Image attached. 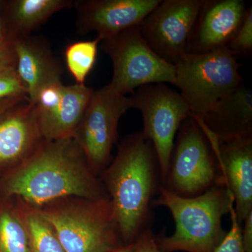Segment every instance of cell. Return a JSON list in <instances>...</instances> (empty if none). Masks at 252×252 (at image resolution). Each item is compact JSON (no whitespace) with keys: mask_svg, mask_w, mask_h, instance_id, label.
<instances>
[{"mask_svg":"<svg viewBox=\"0 0 252 252\" xmlns=\"http://www.w3.org/2000/svg\"><path fill=\"white\" fill-rule=\"evenodd\" d=\"M3 191L36 209L64 199L109 198L73 137L43 140L5 178Z\"/></svg>","mask_w":252,"mask_h":252,"instance_id":"cell-1","label":"cell"},{"mask_svg":"<svg viewBox=\"0 0 252 252\" xmlns=\"http://www.w3.org/2000/svg\"><path fill=\"white\" fill-rule=\"evenodd\" d=\"M100 180L112 203L123 243H135L150 228L152 202L162 186L157 154L142 132L122 140Z\"/></svg>","mask_w":252,"mask_h":252,"instance_id":"cell-2","label":"cell"},{"mask_svg":"<svg viewBox=\"0 0 252 252\" xmlns=\"http://www.w3.org/2000/svg\"><path fill=\"white\" fill-rule=\"evenodd\" d=\"M233 197L222 181L205 193L185 198L161 186L152 207L168 209L175 220L171 236L156 235L160 252H215L226 235L222 218L229 213Z\"/></svg>","mask_w":252,"mask_h":252,"instance_id":"cell-3","label":"cell"},{"mask_svg":"<svg viewBox=\"0 0 252 252\" xmlns=\"http://www.w3.org/2000/svg\"><path fill=\"white\" fill-rule=\"evenodd\" d=\"M68 199L37 209L65 252H112L124 245L109 198Z\"/></svg>","mask_w":252,"mask_h":252,"instance_id":"cell-4","label":"cell"},{"mask_svg":"<svg viewBox=\"0 0 252 252\" xmlns=\"http://www.w3.org/2000/svg\"><path fill=\"white\" fill-rule=\"evenodd\" d=\"M237 60L224 47L205 54L186 53L176 63L173 86L191 116L207 114L243 83Z\"/></svg>","mask_w":252,"mask_h":252,"instance_id":"cell-5","label":"cell"},{"mask_svg":"<svg viewBox=\"0 0 252 252\" xmlns=\"http://www.w3.org/2000/svg\"><path fill=\"white\" fill-rule=\"evenodd\" d=\"M129 99L131 108L137 109L142 114V132L157 154L162 186L177 132L191 112L180 93L162 83L140 86L131 94Z\"/></svg>","mask_w":252,"mask_h":252,"instance_id":"cell-6","label":"cell"},{"mask_svg":"<svg viewBox=\"0 0 252 252\" xmlns=\"http://www.w3.org/2000/svg\"><path fill=\"white\" fill-rule=\"evenodd\" d=\"M101 42V49L112 62V79L109 85L117 94L126 95L140 86L175 83V66L149 47L141 35L139 26Z\"/></svg>","mask_w":252,"mask_h":252,"instance_id":"cell-7","label":"cell"},{"mask_svg":"<svg viewBox=\"0 0 252 252\" xmlns=\"http://www.w3.org/2000/svg\"><path fill=\"white\" fill-rule=\"evenodd\" d=\"M176 137L162 185L165 189L179 196L191 198L221 181L211 147L193 117L184 121Z\"/></svg>","mask_w":252,"mask_h":252,"instance_id":"cell-8","label":"cell"},{"mask_svg":"<svg viewBox=\"0 0 252 252\" xmlns=\"http://www.w3.org/2000/svg\"><path fill=\"white\" fill-rule=\"evenodd\" d=\"M130 108L129 97L117 94L109 84L94 91L72 137L96 175L110 163L119 122Z\"/></svg>","mask_w":252,"mask_h":252,"instance_id":"cell-9","label":"cell"},{"mask_svg":"<svg viewBox=\"0 0 252 252\" xmlns=\"http://www.w3.org/2000/svg\"><path fill=\"white\" fill-rule=\"evenodd\" d=\"M204 0H161L140 23L149 47L174 65L186 54L187 41Z\"/></svg>","mask_w":252,"mask_h":252,"instance_id":"cell-10","label":"cell"},{"mask_svg":"<svg viewBox=\"0 0 252 252\" xmlns=\"http://www.w3.org/2000/svg\"><path fill=\"white\" fill-rule=\"evenodd\" d=\"M94 91L85 84L64 86L62 82L43 88L33 103L42 138L51 141L72 137Z\"/></svg>","mask_w":252,"mask_h":252,"instance_id":"cell-11","label":"cell"},{"mask_svg":"<svg viewBox=\"0 0 252 252\" xmlns=\"http://www.w3.org/2000/svg\"><path fill=\"white\" fill-rule=\"evenodd\" d=\"M198 124L211 147L222 182L233 197L237 219L242 224L252 212V135L220 140Z\"/></svg>","mask_w":252,"mask_h":252,"instance_id":"cell-12","label":"cell"},{"mask_svg":"<svg viewBox=\"0 0 252 252\" xmlns=\"http://www.w3.org/2000/svg\"><path fill=\"white\" fill-rule=\"evenodd\" d=\"M161 0H80L74 1L77 31L95 32L101 41L140 26Z\"/></svg>","mask_w":252,"mask_h":252,"instance_id":"cell-13","label":"cell"},{"mask_svg":"<svg viewBox=\"0 0 252 252\" xmlns=\"http://www.w3.org/2000/svg\"><path fill=\"white\" fill-rule=\"evenodd\" d=\"M247 8L243 0H204L186 53L205 54L226 47L243 22Z\"/></svg>","mask_w":252,"mask_h":252,"instance_id":"cell-14","label":"cell"},{"mask_svg":"<svg viewBox=\"0 0 252 252\" xmlns=\"http://www.w3.org/2000/svg\"><path fill=\"white\" fill-rule=\"evenodd\" d=\"M43 140L34 104L28 100L16 104L0 116V166H17Z\"/></svg>","mask_w":252,"mask_h":252,"instance_id":"cell-15","label":"cell"},{"mask_svg":"<svg viewBox=\"0 0 252 252\" xmlns=\"http://www.w3.org/2000/svg\"><path fill=\"white\" fill-rule=\"evenodd\" d=\"M16 55V71L33 104L39 91L50 84L61 82L62 69L49 46L31 35L11 40Z\"/></svg>","mask_w":252,"mask_h":252,"instance_id":"cell-16","label":"cell"},{"mask_svg":"<svg viewBox=\"0 0 252 252\" xmlns=\"http://www.w3.org/2000/svg\"><path fill=\"white\" fill-rule=\"evenodd\" d=\"M193 117L218 137L228 140L252 135V91L242 83L207 114Z\"/></svg>","mask_w":252,"mask_h":252,"instance_id":"cell-17","label":"cell"},{"mask_svg":"<svg viewBox=\"0 0 252 252\" xmlns=\"http://www.w3.org/2000/svg\"><path fill=\"white\" fill-rule=\"evenodd\" d=\"M74 5L70 0H14L8 4L9 40L31 35L56 13Z\"/></svg>","mask_w":252,"mask_h":252,"instance_id":"cell-18","label":"cell"},{"mask_svg":"<svg viewBox=\"0 0 252 252\" xmlns=\"http://www.w3.org/2000/svg\"><path fill=\"white\" fill-rule=\"evenodd\" d=\"M18 209L27 230L30 252H65L54 228L37 209L21 202Z\"/></svg>","mask_w":252,"mask_h":252,"instance_id":"cell-19","label":"cell"},{"mask_svg":"<svg viewBox=\"0 0 252 252\" xmlns=\"http://www.w3.org/2000/svg\"><path fill=\"white\" fill-rule=\"evenodd\" d=\"M0 252H30L27 230L18 207L1 202Z\"/></svg>","mask_w":252,"mask_h":252,"instance_id":"cell-20","label":"cell"},{"mask_svg":"<svg viewBox=\"0 0 252 252\" xmlns=\"http://www.w3.org/2000/svg\"><path fill=\"white\" fill-rule=\"evenodd\" d=\"M99 38L94 40L72 43L64 51L66 65L77 84H85V81L95 63Z\"/></svg>","mask_w":252,"mask_h":252,"instance_id":"cell-21","label":"cell"},{"mask_svg":"<svg viewBox=\"0 0 252 252\" xmlns=\"http://www.w3.org/2000/svg\"><path fill=\"white\" fill-rule=\"evenodd\" d=\"M233 56L245 57L251 55L252 52V9L247 8L243 22L235 33L233 39L226 46Z\"/></svg>","mask_w":252,"mask_h":252,"instance_id":"cell-22","label":"cell"},{"mask_svg":"<svg viewBox=\"0 0 252 252\" xmlns=\"http://www.w3.org/2000/svg\"><path fill=\"white\" fill-rule=\"evenodd\" d=\"M14 97L28 96L16 68H11L0 72V100Z\"/></svg>","mask_w":252,"mask_h":252,"instance_id":"cell-23","label":"cell"},{"mask_svg":"<svg viewBox=\"0 0 252 252\" xmlns=\"http://www.w3.org/2000/svg\"><path fill=\"white\" fill-rule=\"evenodd\" d=\"M231 227L215 252H245L241 239V224L235 212L234 203L230 207Z\"/></svg>","mask_w":252,"mask_h":252,"instance_id":"cell-24","label":"cell"},{"mask_svg":"<svg viewBox=\"0 0 252 252\" xmlns=\"http://www.w3.org/2000/svg\"><path fill=\"white\" fill-rule=\"evenodd\" d=\"M16 59L11 41L0 42V72L16 68Z\"/></svg>","mask_w":252,"mask_h":252,"instance_id":"cell-25","label":"cell"},{"mask_svg":"<svg viewBox=\"0 0 252 252\" xmlns=\"http://www.w3.org/2000/svg\"><path fill=\"white\" fill-rule=\"evenodd\" d=\"M134 243L135 252H160L158 248L156 235L151 228L144 230Z\"/></svg>","mask_w":252,"mask_h":252,"instance_id":"cell-26","label":"cell"},{"mask_svg":"<svg viewBox=\"0 0 252 252\" xmlns=\"http://www.w3.org/2000/svg\"><path fill=\"white\" fill-rule=\"evenodd\" d=\"M241 228L242 243L245 252H252V212L243 220Z\"/></svg>","mask_w":252,"mask_h":252,"instance_id":"cell-27","label":"cell"},{"mask_svg":"<svg viewBox=\"0 0 252 252\" xmlns=\"http://www.w3.org/2000/svg\"><path fill=\"white\" fill-rule=\"evenodd\" d=\"M26 100H28V97H14L1 99L0 100V116L16 104Z\"/></svg>","mask_w":252,"mask_h":252,"instance_id":"cell-28","label":"cell"},{"mask_svg":"<svg viewBox=\"0 0 252 252\" xmlns=\"http://www.w3.org/2000/svg\"><path fill=\"white\" fill-rule=\"evenodd\" d=\"M6 41H9L7 31H6V26H4L2 20L0 18V42Z\"/></svg>","mask_w":252,"mask_h":252,"instance_id":"cell-29","label":"cell"},{"mask_svg":"<svg viewBox=\"0 0 252 252\" xmlns=\"http://www.w3.org/2000/svg\"><path fill=\"white\" fill-rule=\"evenodd\" d=\"M112 252H135V243L124 245L120 248L117 249Z\"/></svg>","mask_w":252,"mask_h":252,"instance_id":"cell-30","label":"cell"}]
</instances>
